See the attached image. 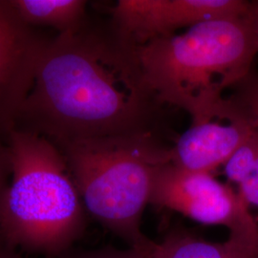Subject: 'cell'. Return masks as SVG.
Instances as JSON below:
<instances>
[{"label":"cell","instance_id":"1","mask_svg":"<svg viewBox=\"0 0 258 258\" xmlns=\"http://www.w3.org/2000/svg\"><path fill=\"white\" fill-rule=\"evenodd\" d=\"M162 103L145 81L138 46L84 22L46 40L15 125L57 148L77 141L153 131Z\"/></svg>","mask_w":258,"mask_h":258},{"label":"cell","instance_id":"14","mask_svg":"<svg viewBox=\"0 0 258 258\" xmlns=\"http://www.w3.org/2000/svg\"><path fill=\"white\" fill-rule=\"evenodd\" d=\"M238 186V194L244 202L249 207L258 208V161Z\"/></svg>","mask_w":258,"mask_h":258},{"label":"cell","instance_id":"11","mask_svg":"<svg viewBox=\"0 0 258 258\" xmlns=\"http://www.w3.org/2000/svg\"><path fill=\"white\" fill-rule=\"evenodd\" d=\"M258 161V128L254 131L239 148H237L229 160L225 163V174L235 184H239Z\"/></svg>","mask_w":258,"mask_h":258},{"label":"cell","instance_id":"4","mask_svg":"<svg viewBox=\"0 0 258 258\" xmlns=\"http://www.w3.org/2000/svg\"><path fill=\"white\" fill-rule=\"evenodd\" d=\"M58 148L85 211L128 247L147 250L152 240L142 231L143 213L158 169L172 162L171 148L144 131Z\"/></svg>","mask_w":258,"mask_h":258},{"label":"cell","instance_id":"16","mask_svg":"<svg viewBox=\"0 0 258 258\" xmlns=\"http://www.w3.org/2000/svg\"><path fill=\"white\" fill-rule=\"evenodd\" d=\"M0 258H20L16 249L9 247L0 236Z\"/></svg>","mask_w":258,"mask_h":258},{"label":"cell","instance_id":"17","mask_svg":"<svg viewBox=\"0 0 258 258\" xmlns=\"http://www.w3.org/2000/svg\"><path fill=\"white\" fill-rule=\"evenodd\" d=\"M250 18L256 34L258 41V1L250 2Z\"/></svg>","mask_w":258,"mask_h":258},{"label":"cell","instance_id":"9","mask_svg":"<svg viewBox=\"0 0 258 258\" xmlns=\"http://www.w3.org/2000/svg\"><path fill=\"white\" fill-rule=\"evenodd\" d=\"M148 258H258V239L229 234L223 242H211L182 230L168 232L161 242L152 240Z\"/></svg>","mask_w":258,"mask_h":258},{"label":"cell","instance_id":"10","mask_svg":"<svg viewBox=\"0 0 258 258\" xmlns=\"http://www.w3.org/2000/svg\"><path fill=\"white\" fill-rule=\"evenodd\" d=\"M19 17L29 25L55 28L59 34L74 31L85 22L83 0H10Z\"/></svg>","mask_w":258,"mask_h":258},{"label":"cell","instance_id":"6","mask_svg":"<svg viewBox=\"0 0 258 258\" xmlns=\"http://www.w3.org/2000/svg\"><path fill=\"white\" fill-rule=\"evenodd\" d=\"M250 2L242 0H120L112 26L136 46L175 35L211 19L244 15Z\"/></svg>","mask_w":258,"mask_h":258},{"label":"cell","instance_id":"2","mask_svg":"<svg viewBox=\"0 0 258 258\" xmlns=\"http://www.w3.org/2000/svg\"><path fill=\"white\" fill-rule=\"evenodd\" d=\"M258 41L249 12L211 19L181 35L138 47L145 81L161 103L187 112L191 122L210 115L252 70Z\"/></svg>","mask_w":258,"mask_h":258},{"label":"cell","instance_id":"15","mask_svg":"<svg viewBox=\"0 0 258 258\" xmlns=\"http://www.w3.org/2000/svg\"><path fill=\"white\" fill-rule=\"evenodd\" d=\"M10 164L7 146L0 140V199L4 189L9 183Z\"/></svg>","mask_w":258,"mask_h":258},{"label":"cell","instance_id":"8","mask_svg":"<svg viewBox=\"0 0 258 258\" xmlns=\"http://www.w3.org/2000/svg\"><path fill=\"white\" fill-rule=\"evenodd\" d=\"M46 40L22 20L10 0H0V134L15 126Z\"/></svg>","mask_w":258,"mask_h":258},{"label":"cell","instance_id":"7","mask_svg":"<svg viewBox=\"0 0 258 258\" xmlns=\"http://www.w3.org/2000/svg\"><path fill=\"white\" fill-rule=\"evenodd\" d=\"M249 114L231 96L190 127L171 148L172 163L187 170L211 172L224 166L254 131Z\"/></svg>","mask_w":258,"mask_h":258},{"label":"cell","instance_id":"13","mask_svg":"<svg viewBox=\"0 0 258 258\" xmlns=\"http://www.w3.org/2000/svg\"><path fill=\"white\" fill-rule=\"evenodd\" d=\"M59 258H148L147 250L128 247L127 249H117L104 247L101 249L75 250L69 249Z\"/></svg>","mask_w":258,"mask_h":258},{"label":"cell","instance_id":"5","mask_svg":"<svg viewBox=\"0 0 258 258\" xmlns=\"http://www.w3.org/2000/svg\"><path fill=\"white\" fill-rule=\"evenodd\" d=\"M149 204L204 225L225 227L229 234L258 239V223L249 206L211 172L187 170L172 162L161 166Z\"/></svg>","mask_w":258,"mask_h":258},{"label":"cell","instance_id":"12","mask_svg":"<svg viewBox=\"0 0 258 258\" xmlns=\"http://www.w3.org/2000/svg\"><path fill=\"white\" fill-rule=\"evenodd\" d=\"M232 95L249 114L253 124L258 128V73L249 72L235 87Z\"/></svg>","mask_w":258,"mask_h":258},{"label":"cell","instance_id":"3","mask_svg":"<svg viewBox=\"0 0 258 258\" xmlns=\"http://www.w3.org/2000/svg\"><path fill=\"white\" fill-rule=\"evenodd\" d=\"M7 134L10 179L0 199V236L14 249L59 258L86 229L64 156L33 131L14 126Z\"/></svg>","mask_w":258,"mask_h":258}]
</instances>
